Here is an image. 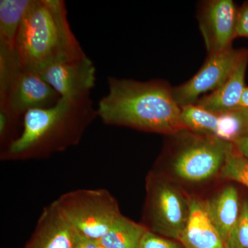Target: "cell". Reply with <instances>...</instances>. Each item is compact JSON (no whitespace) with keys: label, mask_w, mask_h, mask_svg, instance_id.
<instances>
[{"label":"cell","mask_w":248,"mask_h":248,"mask_svg":"<svg viewBox=\"0 0 248 248\" xmlns=\"http://www.w3.org/2000/svg\"><path fill=\"white\" fill-rule=\"evenodd\" d=\"M21 69L41 73L48 67L86 56L72 31L63 0H31L17 37Z\"/></svg>","instance_id":"3"},{"label":"cell","mask_w":248,"mask_h":248,"mask_svg":"<svg viewBox=\"0 0 248 248\" xmlns=\"http://www.w3.org/2000/svg\"><path fill=\"white\" fill-rule=\"evenodd\" d=\"M31 0L0 1V90L19 69L17 37L21 21Z\"/></svg>","instance_id":"10"},{"label":"cell","mask_w":248,"mask_h":248,"mask_svg":"<svg viewBox=\"0 0 248 248\" xmlns=\"http://www.w3.org/2000/svg\"><path fill=\"white\" fill-rule=\"evenodd\" d=\"M40 74L61 97L89 96L96 82L95 66L87 55L55 63Z\"/></svg>","instance_id":"11"},{"label":"cell","mask_w":248,"mask_h":248,"mask_svg":"<svg viewBox=\"0 0 248 248\" xmlns=\"http://www.w3.org/2000/svg\"><path fill=\"white\" fill-rule=\"evenodd\" d=\"M219 175L248 187V159L236 151L234 145L227 156Z\"/></svg>","instance_id":"18"},{"label":"cell","mask_w":248,"mask_h":248,"mask_svg":"<svg viewBox=\"0 0 248 248\" xmlns=\"http://www.w3.org/2000/svg\"><path fill=\"white\" fill-rule=\"evenodd\" d=\"M224 246L225 248H248V199L241 203L239 218Z\"/></svg>","instance_id":"20"},{"label":"cell","mask_w":248,"mask_h":248,"mask_svg":"<svg viewBox=\"0 0 248 248\" xmlns=\"http://www.w3.org/2000/svg\"><path fill=\"white\" fill-rule=\"evenodd\" d=\"M73 248H100L97 241L89 239L76 232Z\"/></svg>","instance_id":"24"},{"label":"cell","mask_w":248,"mask_h":248,"mask_svg":"<svg viewBox=\"0 0 248 248\" xmlns=\"http://www.w3.org/2000/svg\"><path fill=\"white\" fill-rule=\"evenodd\" d=\"M241 205L239 192L232 185L223 187L210 200L205 201L209 217L223 243L237 221Z\"/></svg>","instance_id":"15"},{"label":"cell","mask_w":248,"mask_h":248,"mask_svg":"<svg viewBox=\"0 0 248 248\" xmlns=\"http://www.w3.org/2000/svg\"><path fill=\"white\" fill-rule=\"evenodd\" d=\"M23 117H17L6 109L0 108V146L1 152L6 149L19 136V124L22 125Z\"/></svg>","instance_id":"21"},{"label":"cell","mask_w":248,"mask_h":248,"mask_svg":"<svg viewBox=\"0 0 248 248\" xmlns=\"http://www.w3.org/2000/svg\"><path fill=\"white\" fill-rule=\"evenodd\" d=\"M248 38V1L238 10L236 19V37Z\"/></svg>","instance_id":"23"},{"label":"cell","mask_w":248,"mask_h":248,"mask_svg":"<svg viewBox=\"0 0 248 248\" xmlns=\"http://www.w3.org/2000/svg\"><path fill=\"white\" fill-rule=\"evenodd\" d=\"M143 225L149 231L179 241L190 210V197L165 172L153 170L146 180Z\"/></svg>","instance_id":"5"},{"label":"cell","mask_w":248,"mask_h":248,"mask_svg":"<svg viewBox=\"0 0 248 248\" xmlns=\"http://www.w3.org/2000/svg\"><path fill=\"white\" fill-rule=\"evenodd\" d=\"M97 117L90 95L61 97L55 105L33 109L23 116L20 135L1 152L2 161L46 159L81 141Z\"/></svg>","instance_id":"2"},{"label":"cell","mask_w":248,"mask_h":248,"mask_svg":"<svg viewBox=\"0 0 248 248\" xmlns=\"http://www.w3.org/2000/svg\"><path fill=\"white\" fill-rule=\"evenodd\" d=\"M76 236V231L53 202L42 210L24 248H73Z\"/></svg>","instance_id":"12"},{"label":"cell","mask_w":248,"mask_h":248,"mask_svg":"<svg viewBox=\"0 0 248 248\" xmlns=\"http://www.w3.org/2000/svg\"><path fill=\"white\" fill-rule=\"evenodd\" d=\"M233 143L236 151L248 159V136L240 138Z\"/></svg>","instance_id":"25"},{"label":"cell","mask_w":248,"mask_h":248,"mask_svg":"<svg viewBox=\"0 0 248 248\" xmlns=\"http://www.w3.org/2000/svg\"><path fill=\"white\" fill-rule=\"evenodd\" d=\"M60 98L40 73L19 69L0 92V108L23 117L29 110L55 105Z\"/></svg>","instance_id":"7"},{"label":"cell","mask_w":248,"mask_h":248,"mask_svg":"<svg viewBox=\"0 0 248 248\" xmlns=\"http://www.w3.org/2000/svg\"><path fill=\"white\" fill-rule=\"evenodd\" d=\"M239 111L242 122L243 137L248 136V110L239 109Z\"/></svg>","instance_id":"26"},{"label":"cell","mask_w":248,"mask_h":248,"mask_svg":"<svg viewBox=\"0 0 248 248\" xmlns=\"http://www.w3.org/2000/svg\"><path fill=\"white\" fill-rule=\"evenodd\" d=\"M161 159L178 182L202 184L220 174L234 143L184 130L170 135Z\"/></svg>","instance_id":"4"},{"label":"cell","mask_w":248,"mask_h":248,"mask_svg":"<svg viewBox=\"0 0 248 248\" xmlns=\"http://www.w3.org/2000/svg\"><path fill=\"white\" fill-rule=\"evenodd\" d=\"M238 10L232 0H209L201 4L197 19L208 55L232 48Z\"/></svg>","instance_id":"9"},{"label":"cell","mask_w":248,"mask_h":248,"mask_svg":"<svg viewBox=\"0 0 248 248\" xmlns=\"http://www.w3.org/2000/svg\"><path fill=\"white\" fill-rule=\"evenodd\" d=\"M180 108L181 120L186 130L199 135L215 136L219 115L196 104Z\"/></svg>","instance_id":"17"},{"label":"cell","mask_w":248,"mask_h":248,"mask_svg":"<svg viewBox=\"0 0 248 248\" xmlns=\"http://www.w3.org/2000/svg\"><path fill=\"white\" fill-rule=\"evenodd\" d=\"M108 93L99 101L97 117L109 125L175 135L186 130L172 87L164 80L140 81L109 77Z\"/></svg>","instance_id":"1"},{"label":"cell","mask_w":248,"mask_h":248,"mask_svg":"<svg viewBox=\"0 0 248 248\" xmlns=\"http://www.w3.org/2000/svg\"><path fill=\"white\" fill-rule=\"evenodd\" d=\"M79 234L99 241L121 213L118 202L107 189H78L54 201Z\"/></svg>","instance_id":"6"},{"label":"cell","mask_w":248,"mask_h":248,"mask_svg":"<svg viewBox=\"0 0 248 248\" xmlns=\"http://www.w3.org/2000/svg\"><path fill=\"white\" fill-rule=\"evenodd\" d=\"M179 241L186 248H225L209 217L205 201L190 197V216Z\"/></svg>","instance_id":"14"},{"label":"cell","mask_w":248,"mask_h":248,"mask_svg":"<svg viewBox=\"0 0 248 248\" xmlns=\"http://www.w3.org/2000/svg\"><path fill=\"white\" fill-rule=\"evenodd\" d=\"M248 63V50L240 49L237 61L228 79L216 91L201 97L196 104L217 115L238 110L246 87L245 78Z\"/></svg>","instance_id":"13"},{"label":"cell","mask_w":248,"mask_h":248,"mask_svg":"<svg viewBox=\"0 0 248 248\" xmlns=\"http://www.w3.org/2000/svg\"><path fill=\"white\" fill-rule=\"evenodd\" d=\"M239 109L248 110V87L245 88L244 92H243L238 110H239Z\"/></svg>","instance_id":"27"},{"label":"cell","mask_w":248,"mask_h":248,"mask_svg":"<svg viewBox=\"0 0 248 248\" xmlns=\"http://www.w3.org/2000/svg\"><path fill=\"white\" fill-rule=\"evenodd\" d=\"M218 115L219 119L215 136L231 143L243 137L242 122L239 110Z\"/></svg>","instance_id":"19"},{"label":"cell","mask_w":248,"mask_h":248,"mask_svg":"<svg viewBox=\"0 0 248 248\" xmlns=\"http://www.w3.org/2000/svg\"><path fill=\"white\" fill-rule=\"evenodd\" d=\"M240 53L231 48L208 55L200 71L184 84L172 88L173 97L179 107L195 104L202 94L218 89L231 76Z\"/></svg>","instance_id":"8"},{"label":"cell","mask_w":248,"mask_h":248,"mask_svg":"<svg viewBox=\"0 0 248 248\" xmlns=\"http://www.w3.org/2000/svg\"><path fill=\"white\" fill-rule=\"evenodd\" d=\"M99 247H100V246H99ZM100 248H101V247H100Z\"/></svg>","instance_id":"28"},{"label":"cell","mask_w":248,"mask_h":248,"mask_svg":"<svg viewBox=\"0 0 248 248\" xmlns=\"http://www.w3.org/2000/svg\"><path fill=\"white\" fill-rule=\"evenodd\" d=\"M139 248H186L179 241L165 237L148 230Z\"/></svg>","instance_id":"22"},{"label":"cell","mask_w":248,"mask_h":248,"mask_svg":"<svg viewBox=\"0 0 248 248\" xmlns=\"http://www.w3.org/2000/svg\"><path fill=\"white\" fill-rule=\"evenodd\" d=\"M148 231L143 223H137L122 214L97 243L102 248H139Z\"/></svg>","instance_id":"16"}]
</instances>
